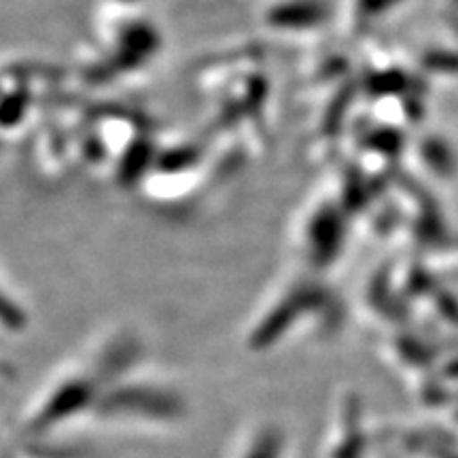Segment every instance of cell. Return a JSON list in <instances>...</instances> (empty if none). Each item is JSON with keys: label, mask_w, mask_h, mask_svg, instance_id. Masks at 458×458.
Masks as SVG:
<instances>
[{"label": "cell", "mask_w": 458, "mask_h": 458, "mask_svg": "<svg viewBox=\"0 0 458 458\" xmlns=\"http://www.w3.org/2000/svg\"><path fill=\"white\" fill-rule=\"evenodd\" d=\"M227 458H286V439L276 425H253L236 437Z\"/></svg>", "instance_id": "6da1fadb"}]
</instances>
